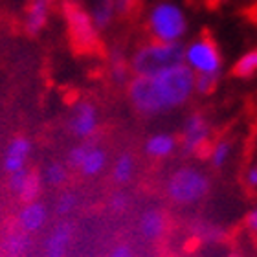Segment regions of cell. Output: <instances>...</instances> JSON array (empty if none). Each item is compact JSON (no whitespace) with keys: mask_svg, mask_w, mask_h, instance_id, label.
<instances>
[{"mask_svg":"<svg viewBox=\"0 0 257 257\" xmlns=\"http://www.w3.org/2000/svg\"><path fill=\"white\" fill-rule=\"evenodd\" d=\"M217 83H219V75H211V74L195 75V92H198V94H209V92L215 90Z\"/></svg>","mask_w":257,"mask_h":257,"instance_id":"cell-21","label":"cell"},{"mask_svg":"<svg viewBox=\"0 0 257 257\" xmlns=\"http://www.w3.org/2000/svg\"><path fill=\"white\" fill-rule=\"evenodd\" d=\"M177 149V140L173 134L158 133L153 134L147 142H145V153L153 158H167L171 156Z\"/></svg>","mask_w":257,"mask_h":257,"instance_id":"cell-13","label":"cell"},{"mask_svg":"<svg viewBox=\"0 0 257 257\" xmlns=\"http://www.w3.org/2000/svg\"><path fill=\"white\" fill-rule=\"evenodd\" d=\"M184 64L182 43H151L140 46L128 61L134 77H151Z\"/></svg>","mask_w":257,"mask_h":257,"instance_id":"cell-2","label":"cell"},{"mask_svg":"<svg viewBox=\"0 0 257 257\" xmlns=\"http://www.w3.org/2000/svg\"><path fill=\"white\" fill-rule=\"evenodd\" d=\"M108 257H134V252L128 244H118V246H114L110 250Z\"/></svg>","mask_w":257,"mask_h":257,"instance_id":"cell-28","label":"cell"},{"mask_svg":"<svg viewBox=\"0 0 257 257\" xmlns=\"http://www.w3.org/2000/svg\"><path fill=\"white\" fill-rule=\"evenodd\" d=\"M127 197H125L123 193H116V195H112V198H110V208L114 209V211H123L125 208H127Z\"/></svg>","mask_w":257,"mask_h":257,"instance_id":"cell-27","label":"cell"},{"mask_svg":"<svg viewBox=\"0 0 257 257\" xmlns=\"http://www.w3.org/2000/svg\"><path fill=\"white\" fill-rule=\"evenodd\" d=\"M257 72V48L250 50L246 54L239 57V61L233 66V74L239 77H250Z\"/></svg>","mask_w":257,"mask_h":257,"instance_id":"cell-18","label":"cell"},{"mask_svg":"<svg viewBox=\"0 0 257 257\" xmlns=\"http://www.w3.org/2000/svg\"><path fill=\"white\" fill-rule=\"evenodd\" d=\"M246 226L252 231H255V233H257V208L253 209V211H250V213H248V217H246Z\"/></svg>","mask_w":257,"mask_h":257,"instance_id":"cell-30","label":"cell"},{"mask_svg":"<svg viewBox=\"0 0 257 257\" xmlns=\"http://www.w3.org/2000/svg\"><path fill=\"white\" fill-rule=\"evenodd\" d=\"M133 173H134V158L128 153L119 155V158L114 164V171H112L114 180L118 184H127L131 182Z\"/></svg>","mask_w":257,"mask_h":257,"instance_id":"cell-17","label":"cell"},{"mask_svg":"<svg viewBox=\"0 0 257 257\" xmlns=\"http://www.w3.org/2000/svg\"><path fill=\"white\" fill-rule=\"evenodd\" d=\"M50 15V2L48 0H32V4L26 11V19H24V26L26 32L32 35H37L44 30Z\"/></svg>","mask_w":257,"mask_h":257,"instance_id":"cell-10","label":"cell"},{"mask_svg":"<svg viewBox=\"0 0 257 257\" xmlns=\"http://www.w3.org/2000/svg\"><path fill=\"white\" fill-rule=\"evenodd\" d=\"M128 64L125 63L123 59H119V61H116L114 63V66H112V79L116 81V83H127L128 81Z\"/></svg>","mask_w":257,"mask_h":257,"instance_id":"cell-25","label":"cell"},{"mask_svg":"<svg viewBox=\"0 0 257 257\" xmlns=\"http://www.w3.org/2000/svg\"><path fill=\"white\" fill-rule=\"evenodd\" d=\"M30 169H21V171H17V173H11L10 175V188H11V191H15L17 195L21 193V189L24 188V184H26V180H28V177H30Z\"/></svg>","mask_w":257,"mask_h":257,"instance_id":"cell-24","label":"cell"},{"mask_svg":"<svg viewBox=\"0 0 257 257\" xmlns=\"http://www.w3.org/2000/svg\"><path fill=\"white\" fill-rule=\"evenodd\" d=\"M46 180H48L52 186H61V184L66 180V169H64L63 164H57V162L50 164V166L46 167Z\"/></svg>","mask_w":257,"mask_h":257,"instance_id":"cell-22","label":"cell"},{"mask_svg":"<svg viewBox=\"0 0 257 257\" xmlns=\"http://www.w3.org/2000/svg\"><path fill=\"white\" fill-rule=\"evenodd\" d=\"M149 32L158 43H180L188 32V19L186 13L175 2H158L151 10Z\"/></svg>","mask_w":257,"mask_h":257,"instance_id":"cell-3","label":"cell"},{"mask_svg":"<svg viewBox=\"0 0 257 257\" xmlns=\"http://www.w3.org/2000/svg\"><path fill=\"white\" fill-rule=\"evenodd\" d=\"M46 208H44L41 202H30L26 204L24 208L21 209V213H19V224L24 231H37L41 230L46 222Z\"/></svg>","mask_w":257,"mask_h":257,"instance_id":"cell-11","label":"cell"},{"mask_svg":"<svg viewBox=\"0 0 257 257\" xmlns=\"http://www.w3.org/2000/svg\"><path fill=\"white\" fill-rule=\"evenodd\" d=\"M70 237H72V224L63 222L55 228L46 242V257H66Z\"/></svg>","mask_w":257,"mask_h":257,"instance_id":"cell-12","label":"cell"},{"mask_svg":"<svg viewBox=\"0 0 257 257\" xmlns=\"http://www.w3.org/2000/svg\"><path fill=\"white\" fill-rule=\"evenodd\" d=\"M184 64L195 75H219L220 68H222V57H220L217 44L211 39L198 37L188 46H184Z\"/></svg>","mask_w":257,"mask_h":257,"instance_id":"cell-5","label":"cell"},{"mask_svg":"<svg viewBox=\"0 0 257 257\" xmlns=\"http://www.w3.org/2000/svg\"><path fill=\"white\" fill-rule=\"evenodd\" d=\"M64 15H66L68 30L74 43L85 50L92 48L97 41V30L90 19V13H86L79 6L66 4L64 6Z\"/></svg>","mask_w":257,"mask_h":257,"instance_id":"cell-6","label":"cell"},{"mask_svg":"<svg viewBox=\"0 0 257 257\" xmlns=\"http://www.w3.org/2000/svg\"><path fill=\"white\" fill-rule=\"evenodd\" d=\"M32 153V142L26 136H15L6 147L4 169L8 173H17L26 167V162Z\"/></svg>","mask_w":257,"mask_h":257,"instance_id":"cell-9","label":"cell"},{"mask_svg":"<svg viewBox=\"0 0 257 257\" xmlns=\"http://www.w3.org/2000/svg\"><path fill=\"white\" fill-rule=\"evenodd\" d=\"M107 164V153L101 149V147H92L86 153L85 160L81 164L79 171L85 175V177H96L103 171V167Z\"/></svg>","mask_w":257,"mask_h":257,"instance_id":"cell-16","label":"cell"},{"mask_svg":"<svg viewBox=\"0 0 257 257\" xmlns=\"http://www.w3.org/2000/svg\"><path fill=\"white\" fill-rule=\"evenodd\" d=\"M133 6V0H116V13H127Z\"/></svg>","mask_w":257,"mask_h":257,"instance_id":"cell-32","label":"cell"},{"mask_svg":"<svg viewBox=\"0 0 257 257\" xmlns=\"http://www.w3.org/2000/svg\"><path fill=\"white\" fill-rule=\"evenodd\" d=\"M195 92V74L182 64L151 77L128 81V99L144 116L167 112L188 101Z\"/></svg>","mask_w":257,"mask_h":257,"instance_id":"cell-1","label":"cell"},{"mask_svg":"<svg viewBox=\"0 0 257 257\" xmlns=\"http://www.w3.org/2000/svg\"><path fill=\"white\" fill-rule=\"evenodd\" d=\"M74 208H75V197L72 193H64L63 197L59 198V202H57V213L66 215Z\"/></svg>","mask_w":257,"mask_h":257,"instance_id":"cell-26","label":"cell"},{"mask_svg":"<svg viewBox=\"0 0 257 257\" xmlns=\"http://www.w3.org/2000/svg\"><path fill=\"white\" fill-rule=\"evenodd\" d=\"M2 257H11V255H2Z\"/></svg>","mask_w":257,"mask_h":257,"instance_id":"cell-33","label":"cell"},{"mask_svg":"<svg viewBox=\"0 0 257 257\" xmlns=\"http://www.w3.org/2000/svg\"><path fill=\"white\" fill-rule=\"evenodd\" d=\"M209 191V180L195 167H180L167 182V195L177 204H195Z\"/></svg>","mask_w":257,"mask_h":257,"instance_id":"cell-4","label":"cell"},{"mask_svg":"<svg viewBox=\"0 0 257 257\" xmlns=\"http://www.w3.org/2000/svg\"><path fill=\"white\" fill-rule=\"evenodd\" d=\"M88 149H90V145H88V144L75 145L74 149L68 153V164H70V166L77 167V169H79L81 164H83V160H85L86 153H88Z\"/></svg>","mask_w":257,"mask_h":257,"instance_id":"cell-23","label":"cell"},{"mask_svg":"<svg viewBox=\"0 0 257 257\" xmlns=\"http://www.w3.org/2000/svg\"><path fill=\"white\" fill-rule=\"evenodd\" d=\"M39 191H41V180H39V177L35 175V173H30V177H28L24 188H22L21 193H19V197H21L26 204L35 202V198L39 197Z\"/></svg>","mask_w":257,"mask_h":257,"instance_id":"cell-19","label":"cell"},{"mask_svg":"<svg viewBox=\"0 0 257 257\" xmlns=\"http://www.w3.org/2000/svg\"><path fill=\"white\" fill-rule=\"evenodd\" d=\"M255 167H257V166H255Z\"/></svg>","mask_w":257,"mask_h":257,"instance_id":"cell-35","label":"cell"},{"mask_svg":"<svg viewBox=\"0 0 257 257\" xmlns=\"http://www.w3.org/2000/svg\"><path fill=\"white\" fill-rule=\"evenodd\" d=\"M209 138V125L202 114H191L182 133V151L186 155H193L202 149Z\"/></svg>","mask_w":257,"mask_h":257,"instance_id":"cell-7","label":"cell"},{"mask_svg":"<svg viewBox=\"0 0 257 257\" xmlns=\"http://www.w3.org/2000/svg\"><path fill=\"white\" fill-rule=\"evenodd\" d=\"M231 155V145L230 142H226V140H220V142H217V144L213 145V149H211V164H213V167H222L228 162V158H230Z\"/></svg>","mask_w":257,"mask_h":257,"instance_id":"cell-20","label":"cell"},{"mask_svg":"<svg viewBox=\"0 0 257 257\" xmlns=\"http://www.w3.org/2000/svg\"><path fill=\"white\" fill-rule=\"evenodd\" d=\"M8 248H10L11 253H19L26 248V239L22 235H15L13 237V242H8Z\"/></svg>","mask_w":257,"mask_h":257,"instance_id":"cell-29","label":"cell"},{"mask_svg":"<svg viewBox=\"0 0 257 257\" xmlns=\"http://www.w3.org/2000/svg\"><path fill=\"white\" fill-rule=\"evenodd\" d=\"M246 184L252 188H257V167H250L246 171Z\"/></svg>","mask_w":257,"mask_h":257,"instance_id":"cell-31","label":"cell"},{"mask_svg":"<svg viewBox=\"0 0 257 257\" xmlns=\"http://www.w3.org/2000/svg\"><path fill=\"white\" fill-rule=\"evenodd\" d=\"M231 257H235V255H231Z\"/></svg>","mask_w":257,"mask_h":257,"instance_id":"cell-34","label":"cell"},{"mask_svg":"<svg viewBox=\"0 0 257 257\" xmlns=\"http://www.w3.org/2000/svg\"><path fill=\"white\" fill-rule=\"evenodd\" d=\"M99 118H97V108L88 101H81L75 105L72 118H70V131L77 138H88L96 133Z\"/></svg>","mask_w":257,"mask_h":257,"instance_id":"cell-8","label":"cell"},{"mask_svg":"<svg viewBox=\"0 0 257 257\" xmlns=\"http://www.w3.org/2000/svg\"><path fill=\"white\" fill-rule=\"evenodd\" d=\"M116 15V0H96L90 11V19L96 30H107Z\"/></svg>","mask_w":257,"mask_h":257,"instance_id":"cell-15","label":"cell"},{"mask_svg":"<svg viewBox=\"0 0 257 257\" xmlns=\"http://www.w3.org/2000/svg\"><path fill=\"white\" fill-rule=\"evenodd\" d=\"M166 219L160 209H147L140 219V231L147 241H156L164 233Z\"/></svg>","mask_w":257,"mask_h":257,"instance_id":"cell-14","label":"cell"}]
</instances>
